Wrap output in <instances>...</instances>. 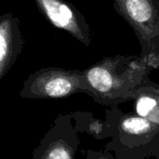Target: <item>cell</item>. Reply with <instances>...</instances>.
Here are the masks:
<instances>
[{
    "label": "cell",
    "mask_w": 159,
    "mask_h": 159,
    "mask_svg": "<svg viewBox=\"0 0 159 159\" xmlns=\"http://www.w3.org/2000/svg\"><path fill=\"white\" fill-rule=\"evenodd\" d=\"M159 61L148 56L112 57L83 71L88 95L104 105L134 100L137 89L148 80V74Z\"/></svg>",
    "instance_id": "obj_1"
},
{
    "label": "cell",
    "mask_w": 159,
    "mask_h": 159,
    "mask_svg": "<svg viewBox=\"0 0 159 159\" xmlns=\"http://www.w3.org/2000/svg\"><path fill=\"white\" fill-rule=\"evenodd\" d=\"M75 93L88 94L83 71L46 67L31 74L23 82L20 97L49 100L69 97Z\"/></svg>",
    "instance_id": "obj_2"
},
{
    "label": "cell",
    "mask_w": 159,
    "mask_h": 159,
    "mask_svg": "<svg viewBox=\"0 0 159 159\" xmlns=\"http://www.w3.org/2000/svg\"><path fill=\"white\" fill-rule=\"evenodd\" d=\"M115 8L134 30L141 55L159 61V0H115Z\"/></svg>",
    "instance_id": "obj_3"
},
{
    "label": "cell",
    "mask_w": 159,
    "mask_h": 159,
    "mask_svg": "<svg viewBox=\"0 0 159 159\" xmlns=\"http://www.w3.org/2000/svg\"><path fill=\"white\" fill-rule=\"evenodd\" d=\"M79 145L72 115H60L34 149L31 159H75Z\"/></svg>",
    "instance_id": "obj_4"
},
{
    "label": "cell",
    "mask_w": 159,
    "mask_h": 159,
    "mask_svg": "<svg viewBox=\"0 0 159 159\" xmlns=\"http://www.w3.org/2000/svg\"><path fill=\"white\" fill-rule=\"evenodd\" d=\"M38 9L57 28L62 29L81 43H91L90 28L84 16L64 0H34Z\"/></svg>",
    "instance_id": "obj_5"
},
{
    "label": "cell",
    "mask_w": 159,
    "mask_h": 159,
    "mask_svg": "<svg viewBox=\"0 0 159 159\" xmlns=\"http://www.w3.org/2000/svg\"><path fill=\"white\" fill-rule=\"evenodd\" d=\"M24 40L20 20L6 13L0 16V81L14 65L21 53Z\"/></svg>",
    "instance_id": "obj_6"
},
{
    "label": "cell",
    "mask_w": 159,
    "mask_h": 159,
    "mask_svg": "<svg viewBox=\"0 0 159 159\" xmlns=\"http://www.w3.org/2000/svg\"><path fill=\"white\" fill-rule=\"evenodd\" d=\"M114 132L123 145L136 146L151 142L159 133V124L138 115H122Z\"/></svg>",
    "instance_id": "obj_7"
},
{
    "label": "cell",
    "mask_w": 159,
    "mask_h": 159,
    "mask_svg": "<svg viewBox=\"0 0 159 159\" xmlns=\"http://www.w3.org/2000/svg\"><path fill=\"white\" fill-rule=\"evenodd\" d=\"M136 114L159 124V86L147 81L135 94Z\"/></svg>",
    "instance_id": "obj_8"
},
{
    "label": "cell",
    "mask_w": 159,
    "mask_h": 159,
    "mask_svg": "<svg viewBox=\"0 0 159 159\" xmlns=\"http://www.w3.org/2000/svg\"><path fill=\"white\" fill-rule=\"evenodd\" d=\"M86 157L87 159H115L110 154L104 153V152H96L93 150H87L86 153Z\"/></svg>",
    "instance_id": "obj_9"
}]
</instances>
